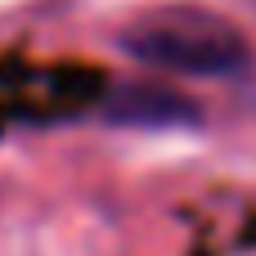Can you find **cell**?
Masks as SVG:
<instances>
[{
	"label": "cell",
	"instance_id": "cell-1",
	"mask_svg": "<svg viewBox=\"0 0 256 256\" xmlns=\"http://www.w3.org/2000/svg\"><path fill=\"white\" fill-rule=\"evenodd\" d=\"M117 45L144 68L180 76H238L252 68L248 36L230 18L198 4H166L130 18L117 32Z\"/></svg>",
	"mask_w": 256,
	"mask_h": 256
},
{
	"label": "cell",
	"instance_id": "cell-2",
	"mask_svg": "<svg viewBox=\"0 0 256 256\" xmlns=\"http://www.w3.org/2000/svg\"><path fill=\"white\" fill-rule=\"evenodd\" d=\"M108 117L112 122H130V126H180V122H194L198 108L184 94L162 90V86H126L108 104Z\"/></svg>",
	"mask_w": 256,
	"mask_h": 256
}]
</instances>
